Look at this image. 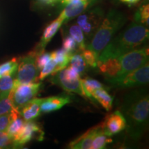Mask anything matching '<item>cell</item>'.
Masks as SVG:
<instances>
[{"label": "cell", "instance_id": "36", "mask_svg": "<svg viewBox=\"0 0 149 149\" xmlns=\"http://www.w3.org/2000/svg\"><path fill=\"white\" fill-rule=\"evenodd\" d=\"M82 1V0H60L59 1V3H60L61 6H65L70 4V3H76L78 2V1Z\"/></svg>", "mask_w": 149, "mask_h": 149}, {"label": "cell", "instance_id": "14", "mask_svg": "<svg viewBox=\"0 0 149 149\" xmlns=\"http://www.w3.org/2000/svg\"><path fill=\"white\" fill-rule=\"evenodd\" d=\"M97 66L100 71L106 77V79L117 77L121 72L120 57H111L102 61H97Z\"/></svg>", "mask_w": 149, "mask_h": 149}, {"label": "cell", "instance_id": "23", "mask_svg": "<svg viewBox=\"0 0 149 149\" xmlns=\"http://www.w3.org/2000/svg\"><path fill=\"white\" fill-rule=\"evenodd\" d=\"M81 82L85 96L88 98L92 97L91 93L94 91L99 88H105L102 83H100L97 80L93 79V78L86 77L85 79H81Z\"/></svg>", "mask_w": 149, "mask_h": 149}, {"label": "cell", "instance_id": "27", "mask_svg": "<svg viewBox=\"0 0 149 149\" xmlns=\"http://www.w3.org/2000/svg\"><path fill=\"white\" fill-rule=\"evenodd\" d=\"M134 20L140 22L145 26H149V4L144 3L138 9L134 15Z\"/></svg>", "mask_w": 149, "mask_h": 149}, {"label": "cell", "instance_id": "25", "mask_svg": "<svg viewBox=\"0 0 149 149\" xmlns=\"http://www.w3.org/2000/svg\"><path fill=\"white\" fill-rule=\"evenodd\" d=\"M69 63L70 64V66L77 70L79 75L84 73L85 70H86L87 64H86L81 53L72 54Z\"/></svg>", "mask_w": 149, "mask_h": 149}, {"label": "cell", "instance_id": "9", "mask_svg": "<svg viewBox=\"0 0 149 149\" xmlns=\"http://www.w3.org/2000/svg\"><path fill=\"white\" fill-rule=\"evenodd\" d=\"M44 133L40 126L33 121H25L23 127L13 139V148H19L33 139L42 141Z\"/></svg>", "mask_w": 149, "mask_h": 149}, {"label": "cell", "instance_id": "30", "mask_svg": "<svg viewBox=\"0 0 149 149\" xmlns=\"http://www.w3.org/2000/svg\"><path fill=\"white\" fill-rule=\"evenodd\" d=\"M63 49L70 54H73L77 47V43L70 35H66L63 38Z\"/></svg>", "mask_w": 149, "mask_h": 149}, {"label": "cell", "instance_id": "1", "mask_svg": "<svg viewBox=\"0 0 149 149\" xmlns=\"http://www.w3.org/2000/svg\"><path fill=\"white\" fill-rule=\"evenodd\" d=\"M120 112L125 118L128 135L133 140H139L148 126V89L139 88L126 94L123 97Z\"/></svg>", "mask_w": 149, "mask_h": 149}, {"label": "cell", "instance_id": "8", "mask_svg": "<svg viewBox=\"0 0 149 149\" xmlns=\"http://www.w3.org/2000/svg\"><path fill=\"white\" fill-rule=\"evenodd\" d=\"M148 48L144 46L120 56L121 64L120 76L133 71L148 62Z\"/></svg>", "mask_w": 149, "mask_h": 149}, {"label": "cell", "instance_id": "17", "mask_svg": "<svg viewBox=\"0 0 149 149\" xmlns=\"http://www.w3.org/2000/svg\"><path fill=\"white\" fill-rule=\"evenodd\" d=\"M44 99L34 98L26 104L19 110L20 115L24 121H33L40 116L41 113V104Z\"/></svg>", "mask_w": 149, "mask_h": 149}, {"label": "cell", "instance_id": "29", "mask_svg": "<svg viewBox=\"0 0 149 149\" xmlns=\"http://www.w3.org/2000/svg\"><path fill=\"white\" fill-rule=\"evenodd\" d=\"M81 55H82L86 64L87 65H88L91 67H93V68L97 67L98 56L96 55L95 52L88 49V48H86L84 51L81 52Z\"/></svg>", "mask_w": 149, "mask_h": 149}, {"label": "cell", "instance_id": "24", "mask_svg": "<svg viewBox=\"0 0 149 149\" xmlns=\"http://www.w3.org/2000/svg\"><path fill=\"white\" fill-rule=\"evenodd\" d=\"M110 136L106 135L104 132L102 130V128L93 139L92 144H91V149H102L105 148L106 146L108 143H110L112 141V139L109 138Z\"/></svg>", "mask_w": 149, "mask_h": 149}, {"label": "cell", "instance_id": "32", "mask_svg": "<svg viewBox=\"0 0 149 149\" xmlns=\"http://www.w3.org/2000/svg\"><path fill=\"white\" fill-rule=\"evenodd\" d=\"M51 60V55L50 53H46V52H42L38 54L35 57V62L37 68L39 70H41L45 65Z\"/></svg>", "mask_w": 149, "mask_h": 149}, {"label": "cell", "instance_id": "31", "mask_svg": "<svg viewBox=\"0 0 149 149\" xmlns=\"http://www.w3.org/2000/svg\"><path fill=\"white\" fill-rule=\"evenodd\" d=\"M12 109L13 103L10 93L8 96L4 98L0 99V115L7 113H10Z\"/></svg>", "mask_w": 149, "mask_h": 149}, {"label": "cell", "instance_id": "12", "mask_svg": "<svg viewBox=\"0 0 149 149\" xmlns=\"http://www.w3.org/2000/svg\"><path fill=\"white\" fill-rule=\"evenodd\" d=\"M97 1V0H82L65 6L63 7L59 17L64 21V23H66L69 20L77 17L86 9L93 6Z\"/></svg>", "mask_w": 149, "mask_h": 149}, {"label": "cell", "instance_id": "13", "mask_svg": "<svg viewBox=\"0 0 149 149\" xmlns=\"http://www.w3.org/2000/svg\"><path fill=\"white\" fill-rule=\"evenodd\" d=\"M63 24H64V21L58 17L45 28V29L44 30V32H43L40 42L39 43L35 49L33 50L36 53L37 55L44 51L46 45L51 40L54 35L57 33Z\"/></svg>", "mask_w": 149, "mask_h": 149}, {"label": "cell", "instance_id": "6", "mask_svg": "<svg viewBox=\"0 0 149 149\" xmlns=\"http://www.w3.org/2000/svg\"><path fill=\"white\" fill-rule=\"evenodd\" d=\"M41 86L40 82L19 83L15 79L13 88L10 92L13 107L19 111L26 104L35 98Z\"/></svg>", "mask_w": 149, "mask_h": 149}, {"label": "cell", "instance_id": "37", "mask_svg": "<svg viewBox=\"0 0 149 149\" xmlns=\"http://www.w3.org/2000/svg\"><path fill=\"white\" fill-rule=\"evenodd\" d=\"M120 1L122 3H126L128 6H132L139 2L141 0H120Z\"/></svg>", "mask_w": 149, "mask_h": 149}, {"label": "cell", "instance_id": "2", "mask_svg": "<svg viewBox=\"0 0 149 149\" xmlns=\"http://www.w3.org/2000/svg\"><path fill=\"white\" fill-rule=\"evenodd\" d=\"M149 37L148 28L133 20L124 31L113 37L104 48L97 61L111 57H117L141 46H144Z\"/></svg>", "mask_w": 149, "mask_h": 149}, {"label": "cell", "instance_id": "4", "mask_svg": "<svg viewBox=\"0 0 149 149\" xmlns=\"http://www.w3.org/2000/svg\"><path fill=\"white\" fill-rule=\"evenodd\" d=\"M113 87L119 88H128L144 86L149 81L148 62L137 69L122 74L119 77L107 79Z\"/></svg>", "mask_w": 149, "mask_h": 149}, {"label": "cell", "instance_id": "15", "mask_svg": "<svg viewBox=\"0 0 149 149\" xmlns=\"http://www.w3.org/2000/svg\"><path fill=\"white\" fill-rule=\"evenodd\" d=\"M70 102V97L66 95L44 98L41 104V113H49L51 112L57 111Z\"/></svg>", "mask_w": 149, "mask_h": 149}, {"label": "cell", "instance_id": "21", "mask_svg": "<svg viewBox=\"0 0 149 149\" xmlns=\"http://www.w3.org/2000/svg\"><path fill=\"white\" fill-rule=\"evenodd\" d=\"M68 35L72 37L77 43V47L81 52L86 48V45L85 42V36L82 30L81 29L79 26L77 24H74L70 25L68 28Z\"/></svg>", "mask_w": 149, "mask_h": 149}, {"label": "cell", "instance_id": "20", "mask_svg": "<svg viewBox=\"0 0 149 149\" xmlns=\"http://www.w3.org/2000/svg\"><path fill=\"white\" fill-rule=\"evenodd\" d=\"M91 97L101 104L107 111H110L112 109L113 98L105 88H99L94 91L91 93Z\"/></svg>", "mask_w": 149, "mask_h": 149}, {"label": "cell", "instance_id": "22", "mask_svg": "<svg viewBox=\"0 0 149 149\" xmlns=\"http://www.w3.org/2000/svg\"><path fill=\"white\" fill-rule=\"evenodd\" d=\"M15 73L6 74L0 78V99L8 96L13 90L15 79Z\"/></svg>", "mask_w": 149, "mask_h": 149}, {"label": "cell", "instance_id": "18", "mask_svg": "<svg viewBox=\"0 0 149 149\" xmlns=\"http://www.w3.org/2000/svg\"><path fill=\"white\" fill-rule=\"evenodd\" d=\"M10 115L11 119L10 124L6 131L13 139L23 127L25 121L22 117L19 111L15 109L13 107L10 111Z\"/></svg>", "mask_w": 149, "mask_h": 149}, {"label": "cell", "instance_id": "33", "mask_svg": "<svg viewBox=\"0 0 149 149\" xmlns=\"http://www.w3.org/2000/svg\"><path fill=\"white\" fill-rule=\"evenodd\" d=\"M9 146L13 148V139L6 131H0V148H7Z\"/></svg>", "mask_w": 149, "mask_h": 149}, {"label": "cell", "instance_id": "3", "mask_svg": "<svg viewBox=\"0 0 149 149\" xmlns=\"http://www.w3.org/2000/svg\"><path fill=\"white\" fill-rule=\"evenodd\" d=\"M126 22L127 17L124 13L111 9L105 15L100 26L86 45V48L95 52L99 57L104 48Z\"/></svg>", "mask_w": 149, "mask_h": 149}, {"label": "cell", "instance_id": "11", "mask_svg": "<svg viewBox=\"0 0 149 149\" xmlns=\"http://www.w3.org/2000/svg\"><path fill=\"white\" fill-rule=\"evenodd\" d=\"M102 130L106 135L112 136L126 128V123L120 111H116L106 117L102 123Z\"/></svg>", "mask_w": 149, "mask_h": 149}, {"label": "cell", "instance_id": "5", "mask_svg": "<svg viewBox=\"0 0 149 149\" xmlns=\"http://www.w3.org/2000/svg\"><path fill=\"white\" fill-rule=\"evenodd\" d=\"M104 16L105 13L102 8H92V6L77 16L76 24L82 30L86 40L90 42L101 24Z\"/></svg>", "mask_w": 149, "mask_h": 149}, {"label": "cell", "instance_id": "35", "mask_svg": "<svg viewBox=\"0 0 149 149\" xmlns=\"http://www.w3.org/2000/svg\"><path fill=\"white\" fill-rule=\"evenodd\" d=\"M60 0H35L38 5L42 7L46 6H54L58 4Z\"/></svg>", "mask_w": 149, "mask_h": 149}, {"label": "cell", "instance_id": "16", "mask_svg": "<svg viewBox=\"0 0 149 149\" xmlns=\"http://www.w3.org/2000/svg\"><path fill=\"white\" fill-rule=\"evenodd\" d=\"M101 128L102 124L94 126L87 130L83 135H80V137L72 141L68 145V147L72 149H91L94 137Z\"/></svg>", "mask_w": 149, "mask_h": 149}, {"label": "cell", "instance_id": "19", "mask_svg": "<svg viewBox=\"0 0 149 149\" xmlns=\"http://www.w3.org/2000/svg\"><path fill=\"white\" fill-rule=\"evenodd\" d=\"M51 58L55 61V73L59 70L64 69L69 64L70 57L72 54L66 52L64 49H59L50 53Z\"/></svg>", "mask_w": 149, "mask_h": 149}, {"label": "cell", "instance_id": "34", "mask_svg": "<svg viewBox=\"0 0 149 149\" xmlns=\"http://www.w3.org/2000/svg\"><path fill=\"white\" fill-rule=\"evenodd\" d=\"M11 119L10 112L0 115V131H6L10 124Z\"/></svg>", "mask_w": 149, "mask_h": 149}, {"label": "cell", "instance_id": "28", "mask_svg": "<svg viewBox=\"0 0 149 149\" xmlns=\"http://www.w3.org/2000/svg\"><path fill=\"white\" fill-rule=\"evenodd\" d=\"M56 66H57V64H56L55 61L51 58V60L43 67L42 69L41 70V72L39 73L38 80L42 81L50 74H51V75L55 74Z\"/></svg>", "mask_w": 149, "mask_h": 149}, {"label": "cell", "instance_id": "7", "mask_svg": "<svg viewBox=\"0 0 149 149\" xmlns=\"http://www.w3.org/2000/svg\"><path fill=\"white\" fill-rule=\"evenodd\" d=\"M36 53L31 51L27 55L19 59L15 79L19 83H31L38 81L40 70L37 68L35 57Z\"/></svg>", "mask_w": 149, "mask_h": 149}, {"label": "cell", "instance_id": "26", "mask_svg": "<svg viewBox=\"0 0 149 149\" xmlns=\"http://www.w3.org/2000/svg\"><path fill=\"white\" fill-rule=\"evenodd\" d=\"M19 59L17 58H13L10 60L0 64V78L6 74H12L16 72L17 69Z\"/></svg>", "mask_w": 149, "mask_h": 149}, {"label": "cell", "instance_id": "10", "mask_svg": "<svg viewBox=\"0 0 149 149\" xmlns=\"http://www.w3.org/2000/svg\"><path fill=\"white\" fill-rule=\"evenodd\" d=\"M50 81L54 84L60 86L64 91L75 93L79 95L86 97L80 78L79 79H68L65 77L63 74L62 70H61L52 75V78L50 79Z\"/></svg>", "mask_w": 149, "mask_h": 149}]
</instances>
